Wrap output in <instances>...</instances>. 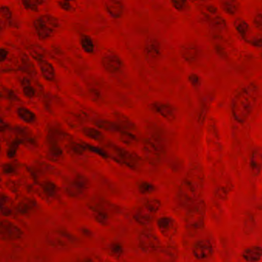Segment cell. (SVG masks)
<instances>
[{"instance_id": "obj_1", "label": "cell", "mask_w": 262, "mask_h": 262, "mask_svg": "<svg viewBox=\"0 0 262 262\" xmlns=\"http://www.w3.org/2000/svg\"><path fill=\"white\" fill-rule=\"evenodd\" d=\"M258 87L254 83H248L236 90L231 102V114L239 123H245L253 113L257 98Z\"/></svg>"}, {"instance_id": "obj_2", "label": "cell", "mask_w": 262, "mask_h": 262, "mask_svg": "<svg viewBox=\"0 0 262 262\" xmlns=\"http://www.w3.org/2000/svg\"><path fill=\"white\" fill-rule=\"evenodd\" d=\"M204 185V174L199 165L190 168L186 176L181 182L178 197L182 205L191 207L200 202Z\"/></svg>"}, {"instance_id": "obj_3", "label": "cell", "mask_w": 262, "mask_h": 262, "mask_svg": "<svg viewBox=\"0 0 262 262\" xmlns=\"http://www.w3.org/2000/svg\"><path fill=\"white\" fill-rule=\"evenodd\" d=\"M33 24L35 33L40 40L50 39L60 26L59 19L51 14L38 16L34 19Z\"/></svg>"}, {"instance_id": "obj_4", "label": "cell", "mask_w": 262, "mask_h": 262, "mask_svg": "<svg viewBox=\"0 0 262 262\" xmlns=\"http://www.w3.org/2000/svg\"><path fill=\"white\" fill-rule=\"evenodd\" d=\"M205 203L202 201L188 208L186 216V225L191 229H199L204 225L205 217Z\"/></svg>"}, {"instance_id": "obj_5", "label": "cell", "mask_w": 262, "mask_h": 262, "mask_svg": "<svg viewBox=\"0 0 262 262\" xmlns=\"http://www.w3.org/2000/svg\"><path fill=\"white\" fill-rule=\"evenodd\" d=\"M47 245L55 249H65L74 242L73 236L61 230L50 231L46 237Z\"/></svg>"}, {"instance_id": "obj_6", "label": "cell", "mask_w": 262, "mask_h": 262, "mask_svg": "<svg viewBox=\"0 0 262 262\" xmlns=\"http://www.w3.org/2000/svg\"><path fill=\"white\" fill-rule=\"evenodd\" d=\"M101 64L105 72L110 74L119 73L123 67V61L118 53L113 50H105L101 56Z\"/></svg>"}, {"instance_id": "obj_7", "label": "cell", "mask_w": 262, "mask_h": 262, "mask_svg": "<svg viewBox=\"0 0 262 262\" xmlns=\"http://www.w3.org/2000/svg\"><path fill=\"white\" fill-rule=\"evenodd\" d=\"M141 250L147 253L156 252L162 247V242L155 233L149 230L142 231L138 237Z\"/></svg>"}, {"instance_id": "obj_8", "label": "cell", "mask_w": 262, "mask_h": 262, "mask_svg": "<svg viewBox=\"0 0 262 262\" xmlns=\"http://www.w3.org/2000/svg\"><path fill=\"white\" fill-rule=\"evenodd\" d=\"M0 235L4 240L16 241L24 235L22 229L8 220H2L0 224Z\"/></svg>"}, {"instance_id": "obj_9", "label": "cell", "mask_w": 262, "mask_h": 262, "mask_svg": "<svg viewBox=\"0 0 262 262\" xmlns=\"http://www.w3.org/2000/svg\"><path fill=\"white\" fill-rule=\"evenodd\" d=\"M110 148H112L114 151L115 155H116V159L118 162L123 163L124 165H126L130 168H136V165L139 162V157L136 155L130 152L125 148L113 145V144L110 145Z\"/></svg>"}, {"instance_id": "obj_10", "label": "cell", "mask_w": 262, "mask_h": 262, "mask_svg": "<svg viewBox=\"0 0 262 262\" xmlns=\"http://www.w3.org/2000/svg\"><path fill=\"white\" fill-rule=\"evenodd\" d=\"M214 252V247L211 241L201 239L194 243L192 248L193 255L199 260H205L211 257Z\"/></svg>"}, {"instance_id": "obj_11", "label": "cell", "mask_w": 262, "mask_h": 262, "mask_svg": "<svg viewBox=\"0 0 262 262\" xmlns=\"http://www.w3.org/2000/svg\"><path fill=\"white\" fill-rule=\"evenodd\" d=\"M150 108L155 113L162 116L164 119L169 122H172L176 119V110L172 105L165 102H154L150 104Z\"/></svg>"}, {"instance_id": "obj_12", "label": "cell", "mask_w": 262, "mask_h": 262, "mask_svg": "<svg viewBox=\"0 0 262 262\" xmlns=\"http://www.w3.org/2000/svg\"><path fill=\"white\" fill-rule=\"evenodd\" d=\"M157 226L159 231L165 237H170L176 233V222L172 217L164 216L158 220Z\"/></svg>"}, {"instance_id": "obj_13", "label": "cell", "mask_w": 262, "mask_h": 262, "mask_svg": "<svg viewBox=\"0 0 262 262\" xmlns=\"http://www.w3.org/2000/svg\"><path fill=\"white\" fill-rule=\"evenodd\" d=\"M87 185L88 181L86 178L82 174H78L73 179V183L67 188V192L73 197H77L87 188Z\"/></svg>"}, {"instance_id": "obj_14", "label": "cell", "mask_w": 262, "mask_h": 262, "mask_svg": "<svg viewBox=\"0 0 262 262\" xmlns=\"http://www.w3.org/2000/svg\"><path fill=\"white\" fill-rule=\"evenodd\" d=\"M104 8L110 17L113 18V19H119L123 15L125 6L121 1L110 0V1H105L104 3Z\"/></svg>"}, {"instance_id": "obj_15", "label": "cell", "mask_w": 262, "mask_h": 262, "mask_svg": "<svg viewBox=\"0 0 262 262\" xmlns=\"http://www.w3.org/2000/svg\"><path fill=\"white\" fill-rule=\"evenodd\" d=\"M144 52H145V56L150 60H154L159 58L161 55V52H162L159 41L157 39H153V38H148L145 41Z\"/></svg>"}, {"instance_id": "obj_16", "label": "cell", "mask_w": 262, "mask_h": 262, "mask_svg": "<svg viewBox=\"0 0 262 262\" xmlns=\"http://www.w3.org/2000/svg\"><path fill=\"white\" fill-rule=\"evenodd\" d=\"M155 215L156 214L144 204L135 211L134 219L140 225H148L151 223Z\"/></svg>"}, {"instance_id": "obj_17", "label": "cell", "mask_w": 262, "mask_h": 262, "mask_svg": "<svg viewBox=\"0 0 262 262\" xmlns=\"http://www.w3.org/2000/svg\"><path fill=\"white\" fill-rule=\"evenodd\" d=\"M37 62L39 71H40L42 77L49 82L54 80L55 77H56V71H55L53 64L42 58H38Z\"/></svg>"}, {"instance_id": "obj_18", "label": "cell", "mask_w": 262, "mask_h": 262, "mask_svg": "<svg viewBox=\"0 0 262 262\" xmlns=\"http://www.w3.org/2000/svg\"><path fill=\"white\" fill-rule=\"evenodd\" d=\"M242 257L247 262H257L262 258V248L252 246L246 248L242 253Z\"/></svg>"}, {"instance_id": "obj_19", "label": "cell", "mask_w": 262, "mask_h": 262, "mask_svg": "<svg viewBox=\"0 0 262 262\" xmlns=\"http://www.w3.org/2000/svg\"><path fill=\"white\" fill-rule=\"evenodd\" d=\"M95 125L101 129L105 130L110 133H122L124 131L123 128L117 122H111V121L105 120V119H99L96 121Z\"/></svg>"}, {"instance_id": "obj_20", "label": "cell", "mask_w": 262, "mask_h": 262, "mask_svg": "<svg viewBox=\"0 0 262 262\" xmlns=\"http://www.w3.org/2000/svg\"><path fill=\"white\" fill-rule=\"evenodd\" d=\"M16 114L18 117L27 124H32L36 120V116L32 110L26 108V107H19L16 110Z\"/></svg>"}, {"instance_id": "obj_21", "label": "cell", "mask_w": 262, "mask_h": 262, "mask_svg": "<svg viewBox=\"0 0 262 262\" xmlns=\"http://www.w3.org/2000/svg\"><path fill=\"white\" fill-rule=\"evenodd\" d=\"M13 18V13L8 6L3 5L0 7V24L1 30H4L9 25Z\"/></svg>"}, {"instance_id": "obj_22", "label": "cell", "mask_w": 262, "mask_h": 262, "mask_svg": "<svg viewBox=\"0 0 262 262\" xmlns=\"http://www.w3.org/2000/svg\"><path fill=\"white\" fill-rule=\"evenodd\" d=\"M114 116L116 118V122L119 124L124 129L132 130L136 127L134 122L123 113L116 112L114 113Z\"/></svg>"}, {"instance_id": "obj_23", "label": "cell", "mask_w": 262, "mask_h": 262, "mask_svg": "<svg viewBox=\"0 0 262 262\" xmlns=\"http://www.w3.org/2000/svg\"><path fill=\"white\" fill-rule=\"evenodd\" d=\"M182 58L188 62H192L195 60L198 56V50L193 45H186L181 50Z\"/></svg>"}, {"instance_id": "obj_24", "label": "cell", "mask_w": 262, "mask_h": 262, "mask_svg": "<svg viewBox=\"0 0 262 262\" xmlns=\"http://www.w3.org/2000/svg\"><path fill=\"white\" fill-rule=\"evenodd\" d=\"M234 27L242 38L247 39L248 30H249V26L245 19H242V18H237L234 21Z\"/></svg>"}, {"instance_id": "obj_25", "label": "cell", "mask_w": 262, "mask_h": 262, "mask_svg": "<svg viewBox=\"0 0 262 262\" xmlns=\"http://www.w3.org/2000/svg\"><path fill=\"white\" fill-rule=\"evenodd\" d=\"M20 84L22 85L23 93L26 97L28 99H33L36 96V90L32 85L30 79L27 78H23L20 80Z\"/></svg>"}, {"instance_id": "obj_26", "label": "cell", "mask_w": 262, "mask_h": 262, "mask_svg": "<svg viewBox=\"0 0 262 262\" xmlns=\"http://www.w3.org/2000/svg\"><path fill=\"white\" fill-rule=\"evenodd\" d=\"M80 45L82 50L88 54L94 52L95 45L93 39L89 35H82L80 37Z\"/></svg>"}, {"instance_id": "obj_27", "label": "cell", "mask_w": 262, "mask_h": 262, "mask_svg": "<svg viewBox=\"0 0 262 262\" xmlns=\"http://www.w3.org/2000/svg\"><path fill=\"white\" fill-rule=\"evenodd\" d=\"M82 133L92 140L101 141L104 138L103 134L100 130L93 127H85L82 129Z\"/></svg>"}, {"instance_id": "obj_28", "label": "cell", "mask_w": 262, "mask_h": 262, "mask_svg": "<svg viewBox=\"0 0 262 262\" xmlns=\"http://www.w3.org/2000/svg\"><path fill=\"white\" fill-rule=\"evenodd\" d=\"M205 19H207L209 24L214 27H225L226 25V22L222 16L217 15V13L214 14H205Z\"/></svg>"}, {"instance_id": "obj_29", "label": "cell", "mask_w": 262, "mask_h": 262, "mask_svg": "<svg viewBox=\"0 0 262 262\" xmlns=\"http://www.w3.org/2000/svg\"><path fill=\"white\" fill-rule=\"evenodd\" d=\"M221 7L227 14L234 15L238 10L239 4L236 1H223L221 3Z\"/></svg>"}, {"instance_id": "obj_30", "label": "cell", "mask_w": 262, "mask_h": 262, "mask_svg": "<svg viewBox=\"0 0 262 262\" xmlns=\"http://www.w3.org/2000/svg\"><path fill=\"white\" fill-rule=\"evenodd\" d=\"M45 4L44 1H40V0H26L23 1L22 4L24 8L29 11L37 12L39 11V7Z\"/></svg>"}, {"instance_id": "obj_31", "label": "cell", "mask_w": 262, "mask_h": 262, "mask_svg": "<svg viewBox=\"0 0 262 262\" xmlns=\"http://www.w3.org/2000/svg\"><path fill=\"white\" fill-rule=\"evenodd\" d=\"M49 156L50 159H53V161L58 160L62 156V150L57 144H52L49 148Z\"/></svg>"}, {"instance_id": "obj_32", "label": "cell", "mask_w": 262, "mask_h": 262, "mask_svg": "<svg viewBox=\"0 0 262 262\" xmlns=\"http://www.w3.org/2000/svg\"><path fill=\"white\" fill-rule=\"evenodd\" d=\"M93 215H94L95 220L100 225H105L108 224V217L105 211H100V210H95Z\"/></svg>"}, {"instance_id": "obj_33", "label": "cell", "mask_w": 262, "mask_h": 262, "mask_svg": "<svg viewBox=\"0 0 262 262\" xmlns=\"http://www.w3.org/2000/svg\"><path fill=\"white\" fill-rule=\"evenodd\" d=\"M251 166L255 171H259L262 167V154L261 153L254 152L251 159Z\"/></svg>"}, {"instance_id": "obj_34", "label": "cell", "mask_w": 262, "mask_h": 262, "mask_svg": "<svg viewBox=\"0 0 262 262\" xmlns=\"http://www.w3.org/2000/svg\"><path fill=\"white\" fill-rule=\"evenodd\" d=\"M119 134H120L121 140L124 143L126 144V145H131V144L134 143L136 141V136L133 135V133L127 131V130H124Z\"/></svg>"}, {"instance_id": "obj_35", "label": "cell", "mask_w": 262, "mask_h": 262, "mask_svg": "<svg viewBox=\"0 0 262 262\" xmlns=\"http://www.w3.org/2000/svg\"><path fill=\"white\" fill-rule=\"evenodd\" d=\"M42 189L45 191L46 194H48L49 196H53L56 192V184L53 183V182H50V181H47V182H45L42 185Z\"/></svg>"}, {"instance_id": "obj_36", "label": "cell", "mask_w": 262, "mask_h": 262, "mask_svg": "<svg viewBox=\"0 0 262 262\" xmlns=\"http://www.w3.org/2000/svg\"><path fill=\"white\" fill-rule=\"evenodd\" d=\"M85 145V148L89 151H93V152L96 153V154L99 155L101 157L108 158V155L105 150L102 148H99V147L94 146V145H90V144L84 143Z\"/></svg>"}, {"instance_id": "obj_37", "label": "cell", "mask_w": 262, "mask_h": 262, "mask_svg": "<svg viewBox=\"0 0 262 262\" xmlns=\"http://www.w3.org/2000/svg\"><path fill=\"white\" fill-rule=\"evenodd\" d=\"M145 205L156 214L161 208V202L158 199H149L145 202Z\"/></svg>"}, {"instance_id": "obj_38", "label": "cell", "mask_w": 262, "mask_h": 262, "mask_svg": "<svg viewBox=\"0 0 262 262\" xmlns=\"http://www.w3.org/2000/svg\"><path fill=\"white\" fill-rule=\"evenodd\" d=\"M247 42H249L253 47H262V33H258V34L254 35L251 37L248 38L246 39Z\"/></svg>"}, {"instance_id": "obj_39", "label": "cell", "mask_w": 262, "mask_h": 262, "mask_svg": "<svg viewBox=\"0 0 262 262\" xmlns=\"http://www.w3.org/2000/svg\"><path fill=\"white\" fill-rule=\"evenodd\" d=\"M110 251L112 255L119 257L123 252V248H122V245H120V244L113 243L110 245Z\"/></svg>"}, {"instance_id": "obj_40", "label": "cell", "mask_w": 262, "mask_h": 262, "mask_svg": "<svg viewBox=\"0 0 262 262\" xmlns=\"http://www.w3.org/2000/svg\"><path fill=\"white\" fill-rule=\"evenodd\" d=\"M21 144L20 140H16L14 141L10 145V148H9L8 151H7V156L10 159L12 158H14L16 155V151H17L18 148H19V145Z\"/></svg>"}, {"instance_id": "obj_41", "label": "cell", "mask_w": 262, "mask_h": 262, "mask_svg": "<svg viewBox=\"0 0 262 262\" xmlns=\"http://www.w3.org/2000/svg\"><path fill=\"white\" fill-rule=\"evenodd\" d=\"M154 185L148 182H143L139 185V191L142 194H147L154 190Z\"/></svg>"}, {"instance_id": "obj_42", "label": "cell", "mask_w": 262, "mask_h": 262, "mask_svg": "<svg viewBox=\"0 0 262 262\" xmlns=\"http://www.w3.org/2000/svg\"><path fill=\"white\" fill-rule=\"evenodd\" d=\"M188 82L192 86L198 87L201 85V78L196 73H191L188 76Z\"/></svg>"}, {"instance_id": "obj_43", "label": "cell", "mask_w": 262, "mask_h": 262, "mask_svg": "<svg viewBox=\"0 0 262 262\" xmlns=\"http://www.w3.org/2000/svg\"><path fill=\"white\" fill-rule=\"evenodd\" d=\"M58 6L61 10H64L66 12L73 11V7L72 6L71 2L69 1H59L57 3Z\"/></svg>"}, {"instance_id": "obj_44", "label": "cell", "mask_w": 262, "mask_h": 262, "mask_svg": "<svg viewBox=\"0 0 262 262\" xmlns=\"http://www.w3.org/2000/svg\"><path fill=\"white\" fill-rule=\"evenodd\" d=\"M171 4L178 11H182L185 10L188 5V3L186 1H171Z\"/></svg>"}, {"instance_id": "obj_45", "label": "cell", "mask_w": 262, "mask_h": 262, "mask_svg": "<svg viewBox=\"0 0 262 262\" xmlns=\"http://www.w3.org/2000/svg\"><path fill=\"white\" fill-rule=\"evenodd\" d=\"M254 25L259 30H262V13H257L254 17Z\"/></svg>"}, {"instance_id": "obj_46", "label": "cell", "mask_w": 262, "mask_h": 262, "mask_svg": "<svg viewBox=\"0 0 262 262\" xmlns=\"http://www.w3.org/2000/svg\"><path fill=\"white\" fill-rule=\"evenodd\" d=\"M2 93L3 95L6 94V97L8 98L9 99H12V100H16V99H17V96H16V93L13 91H11V90L6 89L5 93L3 92Z\"/></svg>"}, {"instance_id": "obj_47", "label": "cell", "mask_w": 262, "mask_h": 262, "mask_svg": "<svg viewBox=\"0 0 262 262\" xmlns=\"http://www.w3.org/2000/svg\"><path fill=\"white\" fill-rule=\"evenodd\" d=\"M18 210H19V212L25 214V213H27V211H29V210H30V205L24 202V203L21 204V205H18Z\"/></svg>"}, {"instance_id": "obj_48", "label": "cell", "mask_w": 262, "mask_h": 262, "mask_svg": "<svg viewBox=\"0 0 262 262\" xmlns=\"http://www.w3.org/2000/svg\"><path fill=\"white\" fill-rule=\"evenodd\" d=\"M8 55V50H7V49L4 48V47H2L1 50H0V61H1L2 62H4V61L7 59Z\"/></svg>"}, {"instance_id": "obj_49", "label": "cell", "mask_w": 262, "mask_h": 262, "mask_svg": "<svg viewBox=\"0 0 262 262\" xmlns=\"http://www.w3.org/2000/svg\"><path fill=\"white\" fill-rule=\"evenodd\" d=\"M3 170H4V173H6V174H10V173L13 172V167L11 165L6 164V165H4V167H3Z\"/></svg>"}, {"instance_id": "obj_50", "label": "cell", "mask_w": 262, "mask_h": 262, "mask_svg": "<svg viewBox=\"0 0 262 262\" xmlns=\"http://www.w3.org/2000/svg\"><path fill=\"white\" fill-rule=\"evenodd\" d=\"M76 262H94V260L91 257H84V258L79 259Z\"/></svg>"}, {"instance_id": "obj_51", "label": "cell", "mask_w": 262, "mask_h": 262, "mask_svg": "<svg viewBox=\"0 0 262 262\" xmlns=\"http://www.w3.org/2000/svg\"><path fill=\"white\" fill-rule=\"evenodd\" d=\"M7 126H8V125L4 122V119H2V121H1V131L4 132V130L7 129Z\"/></svg>"}, {"instance_id": "obj_52", "label": "cell", "mask_w": 262, "mask_h": 262, "mask_svg": "<svg viewBox=\"0 0 262 262\" xmlns=\"http://www.w3.org/2000/svg\"><path fill=\"white\" fill-rule=\"evenodd\" d=\"M261 59H262V53H261Z\"/></svg>"}]
</instances>
